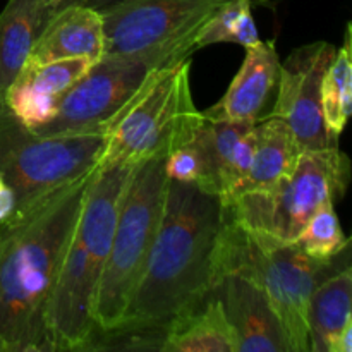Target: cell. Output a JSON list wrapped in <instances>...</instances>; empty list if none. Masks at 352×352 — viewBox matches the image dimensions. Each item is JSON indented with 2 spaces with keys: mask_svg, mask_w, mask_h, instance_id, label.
Wrapping results in <instances>:
<instances>
[{
  "mask_svg": "<svg viewBox=\"0 0 352 352\" xmlns=\"http://www.w3.org/2000/svg\"><path fill=\"white\" fill-rule=\"evenodd\" d=\"M93 172L0 226V340L7 352H50L47 315Z\"/></svg>",
  "mask_w": 352,
  "mask_h": 352,
  "instance_id": "cell-1",
  "label": "cell"
},
{
  "mask_svg": "<svg viewBox=\"0 0 352 352\" xmlns=\"http://www.w3.org/2000/svg\"><path fill=\"white\" fill-rule=\"evenodd\" d=\"M223 205L191 182L168 179L164 210L126 316L117 329H167L213 291ZM116 330V329H113Z\"/></svg>",
  "mask_w": 352,
  "mask_h": 352,
  "instance_id": "cell-2",
  "label": "cell"
},
{
  "mask_svg": "<svg viewBox=\"0 0 352 352\" xmlns=\"http://www.w3.org/2000/svg\"><path fill=\"white\" fill-rule=\"evenodd\" d=\"M134 168L136 165H113L93 170L48 306L52 351H85L95 332L96 291Z\"/></svg>",
  "mask_w": 352,
  "mask_h": 352,
  "instance_id": "cell-3",
  "label": "cell"
},
{
  "mask_svg": "<svg viewBox=\"0 0 352 352\" xmlns=\"http://www.w3.org/2000/svg\"><path fill=\"white\" fill-rule=\"evenodd\" d=\"M340 256L320 261L308 256L298 243L258 239L230 219L223 208L213 289L227 275H239L253 282L265 292L278 316L291 352H309V298L323 278L339 270Z\"/></svg>",
  "mask_w": 352,
  "mask_h": 352,
  "instance_id": "cell-4",
  "label": "cell"
},
{
  "mask_svg": "<svg viewBox=\"0 0 352 352\" xmlns=\"http://www.w3.org/2000/svg\"><path fill=\"white\" fill-rule=\"evenodd\" d=\"M205 122L191 93L189 57L157 67L103 131L95 168L140 165L195 140Z\"/></svg>",
  "mask_w": 352,
  "mask_h": 352,
  "instance_id": "cell-5",
  "label": "cell"
},
{
  "mask_svg": "<svg viewBox=\"0 0 352 352\" xmlns=\"http://www.w3.org/2000/svg\"><path fill=\"white\" fill-rule=\"evenodd\" d=\"M351 165L339 146L302 151L291 174L261 191L222 203L227 215L258 239L296 243L309 217L325 203L344 198Z\"/></svg>",
  "mask_w": 352,
  "mask_h": 352,
  "instance_id": "cell-6",
  "label": "cell"
},
{
  "mask_svg": "<svg viewBox=\"0 0 352 352\" xmlns=\"http://www.w3.org/2000/svg\"><path fill=\"white\" fill-rule=\"evenodd\" d=\"M167 182L164 157L136 165L127 182L96 291L95 332L117 329L126 316L160 223Z\"/></svg>",
  "mask_w": 352,
  "mask_h": 352,
  "instance_id": "cell-7",
  "label": "cell"
},
{
  "mask_svg": "<svg viewBox=\"0 0 352 352\" xmlns=\"http://www.w3.org/2000/svg\"><path fill=\"white\" fill-rule=\"evenodd\" d=\"M103 134L41 136L0 110V175L12 188L14 215L95 170Z\"/></svg>",
  "mask_w": 352,
  "mask_h": 352,
  "instance_id": "cell-8",
  "label": "cell"
},
{
  "mask_svg": "<svg viewBox=\"0 0 352 352\" xmlns=\"http://www.w3.org/2000/svg\"><path fill=\"white\" fill-rule=\"evenodd\" d=\"M192 43H175L140 54L103 55L62 95L54 119L33 129L41 136L103 134L157 67L189 57Z\"/></svg>",
  "mask_w": 352,
  "mask_h": 352,
  "instance_id": "cell-9",
  "label": "cell"
},
{
  "mask_svg": "<svg viewBox=\"0 0 352 352\" xmlns=\"http://www.w3.org/2000/svg\"><path fill=\"white\" fill-rule=\"evenodd\" d=\"M227 2L230 0H120L100 10L105 55L140 54L186 41L195 48L199 28Z\"/></svg>",
  "mask_w": 352,
  "mask_h": 352,
  "instance_id": "cell-10",
  "label": "cell"
},
{
  "mask_svg": "<svg viewBox=\"0 0 352 352\" xmlns=\"http://www.w3.org/2000/svg\"><path fill=\"white\" fill-rule=\"evenodd\" d=\"M333 54L332 43L315 41L294 48L280 62L274 109L268 116L278 117L291 127L302 151L339 143V138L329 133L322 116V81Z\"/></svg>",
  "mask_w": 352,
  "mask_h": 352,
  "instance_id": "cell-11",
  "label": "cell"
},
{
  "mask_svg": "<svg viewBox=\"0 0 352 352\" xmlns=\"http://www.w3.org/2000/svg\"><path fill=\"white\" fill-rule=\"evenodd\" d=\"M280 57L275 40L246 47V57L222 98L203 112L208 120L256 124L268 116L277 93Z\"/></svg>",
  "mask_w": 352,
  "mask_h": 352,
  "instance_id": "cell-12",
  "label": "cell"
},
{
  "mask_svg": "<svg viewBox=\"0 0 352 352\" xmlns=\"http://www.w3.org/2000/svg\"><path fill=\"white\" fill-rule=\"evenodd\" d=\"M88 57L58 58L45 64L26 62L6 93V107L30 129L54 119L62 95L91 67Z\"/></svg>",
  "mask_w": 352,
  "mask_h": 352,
  "instance_id": "cell-13",
  "label": "cell"
},
{
  "mask_svg": "<svg viewBox=\"0 0 352 352\" xmlns=\"http://www.w3.org/2000/svg\"><path fill=\"white\" fill-rule=\"evenodd\" d=\"M237 339V352H291L270 301L258 285L227 275L213 289Z\"/></svg>",
  "mask_w": 352,
  "mask_h": 352,
  "instance_id": "cell-14",
  "label": "cell"
},
{
  "mask_svg": "<svg viewBox=\"0 0 352 352\" xmlns=\"http://www.w3.org/2000/svg\"><path fill=\"white\" fill-rule=\"evenodd\" d=\"M105 55V33L102 12L93 7L67 6L48 19L38 34L30 64H45L58 58L88 57L93 62Z\"/></svg>",
  "mask_w": 352,
  "mask_h": 352,
  "instance_id": "cell-15",
  "label": "cell"
},
{
  "mask_svg": "<svg viewBox=\"0 0 352 352\" xmlns=\"http://www.w3.org/2000/svg\"><path fill=\"white\" fill-rule=\"evenodd\" d=\"M164 352H237V339L222 301L210 292L196 308L165 329Z\"/></svg>",
  "mask_w": 352,
  "mask_h": 352,
  "instance_id": "cell-16",
  "label": "cell"
},
{
  "mask_svg": "<svg viewBox=\"0 0 352 352\" xmlns=\"http://www.w3.org/2000/svg\"><path fill=\"white\" fill-rule=\"evenodd\" d=\"M47 23L43 0H9L0 12V110L7 109V89L26 64Z\"/></svg>",
  "mask_w": 352,
  "mask_h": 352,
  "instance_id": "cell-17",
  "label": "cell"
},
{
  "mask_svg": "<svg viewBox=\"0 0 352 352\" xmlns=\"http://www.w3.org/2000/svg\"><path fill=\"white\" fill-rule=\"evenodd\" d=\"M301 153L291 127L278 117H265L254 124V151L250 170L229 201L243 192L261 191L274 186L278 179L291 174Z\"/></svg>",
  "mask_w": 352,
  "mask_h": 352,
  "instance_id": "cell-18",
  "label": "cell"
},
{
  "mask_svg": "<svg viewBox=\"0 0 352 352\" xmlns=\"http://www.w3.org/2000/svg\"><path fill=\"white\" fill-rule=\"evenodd\" d=\"M352 320V270L349 265L323 278L308 306L309 352H329L333 337Z\"/></svg>",
  "mask_w": 352,
  "mask_h": 352,
  "instance_id": "cell-19",
  "label": "cell"
},
{
  "mask_svg": "<svg viewBox=\"0 0 352 352\" xmlns=\"http://www.w3.org/2000/svg\"><path fill=\"white\" fill-rule=\"evenodd\" d=\"M351 23H347L342 47L336 48L322 81V116L327 129L339 138L352 109V47Z\"/></svg>",
  "mask_w": 352,
  "mask_h": 352,
  "instance_id": "cell-20",
  "label": "cell"
},
{
  "mask_svg": "<svg viewBox=\"0 0 352 352\" xmlns=\"http://www.w3.org/2000/svg\"><path fill=\"white\" fill-rule=\"evenodd\" d=\"M254 2L260 3V0H230L223 3L199 28L195 38V50L215 43H237L244 48L256 45L261 38L253 17Z\"/></svg>",
  "mask_w": 352,
  "mask_h": 352,
  "instance_id": "cell-21",
  "label": "cell"
},
{
  "mask_svg": "<svg viewBox=\"0 0 352 352\" xmlns=\"http://www.w3.org/2000/svg\"><path fill=\"white\" fill-rule=\"evenodd\" d=\"M333 205L336 203L320 206L296 239L302 251L315 260L332 261L349 250V237L340 227Z\"/></svg>",
  "mask_w": 352,
  "mask_h": 352,
  "instance_id": "cell-22",
  "label": "cell"
},
{
  "mask_svg": "<svg viewBox=\"0 0 352 352\" xmlns=\"http://www.w3.org/2000/svg\"><path fill=\"white\" fill-rule=\"evenodd\" d=\"M165 174L172 181L191 182L208 192V160L198 138L195 136V140L175 148L165 157Z\"/></svg>",
  "mask_w": 352,
  "mask_h": 352,
  "instance_id": "cell-23",
  "label": "cell"
},
{
  "mask_svg": "<svg viewBox=\"0 0 352 352\" xmlns=\"http://www.w3.org/2000/svg\"><path fill=\"white\" fill-rule=\"evenodd\" d=\"M16 210V198H14V191L6 179L0 175V226L6 220H9L14 215Z\"/></svg>",
  "mask_w": 352,
  "mask_h": 352,
  "instance_id": "cell-24",
  "label": "cell"
},
{
  "mask_svg": "<svg viewBox=\"0 0 352 352\" xmlns=\"http://www.w3.org/2000/svg\"><path fill=\"white\" fill-rule=\"evenodd\" d=\"M329 352H352V320L333 337Z\"/></svg>",
  "mask_w": 352,
  "mask_h": 352,
  "instance_id": "cell-25",
  "label": "cell"
},
{
  "mask_svg": "<svg viewBox=\"0 0 352 352\" xmlns=\"http://www.w3.org/2000/svg\"><path fill=\"white\" fill-rule=\"evenodd\" d=\"M45 7H47V16L50 19L55 12H58L60 9L67 6H74V3L81 2V0H43Z\"/></svg>",
  "mask_w": 352,
  "mask_h": 352,
  "instance_id": "cell-26",
  "label": "cell"
},
{
  "mask_svg": "<svg viewBox=\"0 0 352 352\" xmlns=\"http://www.w3.org/2000/svg\"><path fill=\"white\" fill-rule=\"evenodd\" d=\"M117 2H120V0H81V2H78V3H81V6L93 7V9H96V10H103Z\"/></svg>",
  "mask_w": 352,
  "mask_h": 352,
  "instance_id": "cell-27",
  "label": "cell"
},
{
  "mask_svg": "<svg viewBox=\"0 0 352 352\" xmlns=\"http://www.w3.org/2000/svg\"><path fill=\"white\" fill-rule=\"evenodd\" d=\"M0 352H7L6 346H3V342H2V340H0Z\"/></svg>",
  "mask_w": 352,
  "mask_h": 352,
  "instance_id": "cell-28",
  "label": "cell"
}]
</instances>
